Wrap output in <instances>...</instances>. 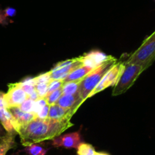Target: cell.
<instances>
[{"label": "cell", "instance_id": "obj_16", "mask_svg": "<svg viewBox=\"0 0 155 155\" xmlns=\"http://www.w3.org/2000/svg\"><path fill=\"white\" fill-rule=\"evenodd\" d=\"M82 80L64 82L61 87L63 94H66V95H74V94H78L79 88H80V82Z\"/></svg>", "mask_w": 155, "mask_h": 155}, {"label": "cell", "instance_id": "obj_4", "mask_svg": "<svg viewBox=\"0 0 155 155\" xmlns=\"http://www.w3.org/2000/svg\"><path fill=\"white\" fill-rule=\"evenodd\" d=\"M144 71L145 69L142 65L124 63V70L117 83L114 84L112 95H120L128 91Z\"/></svg>", "mask_w": 155, "mask_h": 155}, {"label": "cell", "instance_id": "obj_1", "mask_svg": "<svg viewBox=\"0 0 155 155\" xmlns=\"http://www.w3.org/2000/svg\"><path fill=\"white\" fill-rule=\"evenodd\" d=\"M70 120V118L61 120L36 118L30 122L20 126L17 133L19 135L22 145L27 147L59 136L73 126Z\"/></svg>", "mask_w": 155, "mask_h": 155}, {"label": "cell", "instance_id": "obj_13", "mask_svg": "<svg viewBox=\"0 0 155 155\" xmlns=\"http://www.w3.org/2000/svg\"><path fill=\"white\" fill-rule=\"evenodd\" d=\"M95 68H91V67L86 66V65H82L77 67L74 70H73L66 78L63 80L64 83L68 81H74L83 80L88 74L93 71Z\"/></svg>", "mask_w": 155, "mask_h": 155}, {"label": "cell", "instance_id": "obj_28", "mask_svg": "<svg viewBox=\"0 0 155 155\" xmlns=\"http://www.w3.org/2000/svg\"><path fill=\"white\" fill-rule=\"evenodd\" d=\"M3 129L4 128H2V126H1V124H0V139L5 135V131Z\"/></svg>", "mask_w": 155, "mask_h": 155}, {"label": "cell", "instance_id": "obj_8", "mask_svg": "<svg viewBox=\"0 0 155 155\" xmlns=\"http://www.w3.org/2000/svg\"><path fill=\"white\" fill-rule=\"evenodd\" d=\"M7 109L12 113L14 118L12 125H13V127L16 132H18L20 126L27 124V123L31 122L32 120L37 118V115L36 114L32 113V112H24V111L21 110L19 107H9Z\"/></svg>", "mask_w": 155, "mask_h": 155}, {"label": "cell", "instance_id": "obj_2", "mask_svg": "<svg viewBox=\"0 0 155 155\" xmlns=\"http://www.w3.org/2000/svg\"><path fill=\"white\" fill-rule=\"evenodd\" d=\"M117 59L112 56L110 59L104 62L93 71H91L82 80L79 88L78 95L83 102L88 98L89 94L99 84L106 73L114 65Z\"/></svg>", "mask_w": 155, "mask_h": 155}, {"label": "cell", "instance_id": "obj_9", "mask_svg": "<svg viewBox=\"0 0 155 155\" xmlns=\"http://www.w3.org/2000/svg\"><path fill=\"white\" fill-rule=\"evenodd\" d=\"M111 57V56H107L101 52L94 50V51H91L90 53H86L84 56H80L79 59L84 65L96 68L97 67L110 59Z\"/></svg>", "mask_w": 155, "mask_h": 155}, {"label": "cell", "instance_id": "obj_6", "mask_svg": "<svg viewBox=\"0 0 155 155\" xmlns=\"http://www.w3.org/2000/svg\"><path fill=\"white\" fill-rule=\"evenodd\" d=\"M124 63L114 64V65L110 68V69L106 73L105 75L103 77V78L101 79V81L99 82V84L95 87V89L89 94L88 98L92 97V96L95 95L97 93L103 91V90H104L105 88H107V87L114 85L115 84L117 83V81L120 76L121 73H122L123 70H124Z\"/></svg>", "mask_w": 155, "mask_h": 155}, {"label": "cell", "instance_id": "obj_19", "mask_svg": "<svg viewBox=\"0 0 155 155\" xmlns=\"http://www.w3.org/2000/svg\"><path fill=\"white\" fill-rule=\"evenodd\" d=\"M63 94V92H62L61 88H59V89L55 90V91H52L51 93H50L49 94L46 96L44 98L45 99V101H46L47 104L48 106H51V105L56 104L58 102V100H59Z\"/></svg>", "mask_w": 155, "mask_h": 155}, {"label": "cell", "instance_id": "obj_24", "mask_svg": "<svg viewBox=\"0 0 155 155\" xmlns=\"http://www.w3.org/2000/svg\"><path fill=\"white\" fill-rule=\"evenodd\" d=\"M64 81L63 80H52L49 84H48V94L51 93L52 91H55V90L61 88L62 85H63ZM46 95V96H47Z\"/></svg>", "mask_w": 155, "mask_h": 155}, {"label": "cell", "instance_id": "obj_17", "mask_svg": "<svg viewBox=\"0 0 155 155\" xmlns=\"http://www.w3.org/2000/svg\"><path fill=\"white\" fill-rule=\"evenodd\" d=\"M16 15V10L13 8H6L5 9L0 10V24L2 25H6L9 23L12 22V18Z\"/></svg>", "mask_w": 155, "mask_h": 155}, {"label": "cell", "instance_id": "obj_7", "mask_svg": "<svg viewBox=\"0 0 155 155\" xmlns=\"http://www.w3.org/2000/svg\"><path fill=\"white\" fill-rule=\"evenodd\" d=\"M81 143V136L78 132H76L56 137L53 139L52 145L55 147H63L65 148L77 149Z\"/></svg>", "mask_w": 155, "mask_h": 155}, {"label": "cell", "instance_id": "obj_12", "mask_svg": "<svg viewBox=\"0 0 155 155\" xmlns=\"http://www.w3.org/2000/svg\"><path fill=\"white\" fill-rule=\"evenodd\" d=\"M83 103V101L78 95V94H74V95L62 94L56 104L65 109H74L77 110Z\"/></svg>", "mask_w": 155, "mask_h": 155}, {"label": "cell", "instance_id": "obj_21", "mask_svg": "<svg viewBox=\"0 0 155 155\" xmlns=\"http://www.w3.org/2000/svg\"><path fill=\"white\" fill-rule=\"evenodd\" d=\"M21 110L24 111L26 112H32V113L35 114V101L31 100V99L28 98L23 102L19 106Z\"/></svg>", "mask_w": 155, "mask_h": 155}, {"label": "cell", "instance_id": "obj_23", "mask_svg": "<svg viewBox=\"0 0 155 155\" xmlns=\"http://www.w3.org/2000/svg\"><path fill=\"white\" fill-rule=\"evenodd\" d=\"M34 78L35 84H42V83H46L49 84L51 81V79L50 78L49 72L43 73L42 74H39V75L36 76V77L33 78Z\"/></svg>", "mask_w": 155, "mask_h": 155}, {"label": "cell", "instance_id": "obj_27", "mask_svg": "<svg viewBox=\"0 0 155 155\" xmlns=\"http://www.w3.org/2000/svg\"><path fill=\"white\" fill-rule=\"evenodd\" d=\"M3 108H7V105L5 101L4 93L0 92V109H3Z\"/></svg>", "mask_w": 155, "mask_h": 155}, {"label": "cell", "instance_id": "obj_29", "mask_svg": "<svg viewBox=\"0 0 155 155\" xmlns=\"http://www.w3.org/2000/svg\"><path fill=\"white\" fill-rule=\"evenodd\" d=\"M93 155H110L109 153H105V152H98V151H95L94 152Z\"/></svg>", "mask_w": 155, "mask_h": 155}, {"label": "cell", "instance_id": "obj_5", "mask_svg": "<svg viewBox=\"0 0 155 155\" xmlns=\"http://www.w3.org/2000/svg\"><path fill=\"white\" fill-rule=\"evenodd\" d=\"M28 98V95L23 90L20 82L9 84L7 93L4 94V99L7 108L19 107L21 103Z\"/></svg>", "mask_w": 155, "mask_h": 155}, {"label": "cell", "instance_id": "obj_20", "mask_svg": "<svg viewBox=\"0 0 155 155\" xmlns=\"http://www.w3.org/2000/svg\"><path fill=\"white\" fill-rule=\"evenodd\" d=\"M95 151L93 146L87 143L82 142L77 148V155H93Z\"/></svg>", "mask_w": 155, "mask_h": 155}, {"label": "cell", "instance_id": "obj_10", "mask_svg": "<svg viewBox=\"0 0 155 155\" xmlns=\"http://www.w3.org/2000/svg\"><path fill=\"white\" fill-rule=\"evenodd\" d=\"M83 65L79 57L73 59V61L68 65H65V66H62L61 68H53L49 72L50 78H51V81L52 80H64L73 70L77 68V67L80 66V65Z\"/></svg>", "mask_w": 155, "mask_h": 155}, {"label": "cell", "instance_id": "obj_3", "mask_svg": "<svg viewBox=\"0 0 155 155\" xmlns=\"http://www.w3.org/2000/svg\"><path fill=\"white\" fill-rule=\"evenodd\" d=\"M155 60V31L142 42V45L131 54L124 63L142 65L148 68Z\"/></svg>", "mask_w": 155, "mask_h": 155}, {"label": "cell", "instance_id": "obj_14", "mask_svg": "<svg viewBox=\"0 0 155 155\" xmlns=\"http://www.w3.org/2000/svg\"><path fill=\"white\" fill-rule=\"evenodd\" d=\"M12 115L8 110L7 108L0 109V122H1L2 127L7 132V133L16 134V131L15 130L13 126H12Z\"/></svg>", "mask_w": 155, "mask_h": 155}, {"label": "cell", "instance_id": "obj_25", "mask_svg": "<svg viewBox=\"0 0 155 155\" xmlns=\"http://www.w3.org/2000/svg\"><path fill=\"white\" fill-rule=\"evenodd\" d=\"M48 111H49V106H48V104H46L45 106H44L42 109H39V112H37V114H36L37 118L42 119H47L48 118Z\"/></svg>", "mask_w": 155, "mask_h": 155}, {"label": "cell", "instance_id": "obj_22", "mask_svg": "<svg viewBox=\"0 0 155 155\" xmlns=\"http://www.w3.org/2000/svg\"><path fill=\"white\" fill-rule=\"evenodd\" d=\"M48 84L42 83L35 84V91L37 93L39 97H45L48 94Z\"/></svg>", "mask_w": 155, "mask_h": 155}, {"label": "cell", "instance_id": "obj_11", "mask_svg": "<svg viewBox=\"0 0 155 155\" xmlns=\"http://www.w3.org/2000/svg\"><path fill=\"white\" fill-rule=\"evenodd\" d=\"M76 111L77 110L74 109H65L58 104H53L49 106L48 118L52 120H61L66 118L71 119Z\"/></svg>", "mask_w": 155, "mask_h": 155}, {"label": "cell", "instance_id": "obj_26", "mask_svg": "<svg viewBox=\"0 0 155 155\" xmlns=\"http://www.w3.org/2000/svg\"><path fill=\"white\" fill-rule=\"evenodd\" d=\"M20 83H21V87H22L23 90L25 91L26 94L28 95V97L36 91H35V85L26 84H23L21 83V82H20Z\"/></svg>", "mask_w": 155, "mask_h": 155}, {"label": "cell", "instance_id": "obj_15", "mask_svg": "<svg viewBox=\"0 0 155 155\" xmlns=\"http://www.w3.org/2000/svg\"><path fill=\"white\" fill-rule=\"evenodd\" d=\"M16 134L6 133L3 138L0 139V155H6L9 150L16 146L15 137Z\"/></svg>", "mask_w": 155, "mask_h": 155}, {"label": "cell", "instance_id": "obj_18", "mask_svg": "<svg viewBox=\"0 0 155 155\" xmlns=\"http://www.w3.org/2000/svg\"><path fill=\"white\" fill-rule=\"evenodd\" d=\"M25 151L28 155H45L48 150L42 146L39 145V143H36L27 146Z\"/></svg>", "mask_w": 155, "mask_h": 155}]
</instances>
